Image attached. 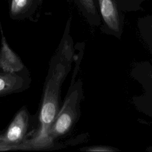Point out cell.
Instances as JSON below:
<instances>
[{"instance_id": "4", "label": "cell", "mask_w": 152, "mask_h": 152, "mask_svg": "<svg viewBox=\"0 0 152 152\" xmlns=\"http://www.w3.org/2000/svg\"><path fill=\"white\" fill-rule=\"evenodd\" d=\"M28 125V113L26 109L20 110L11 122L0 145H12L18 143L25 136Z\"/></svg>"}, {"instance_id": "5", "label": "cell", "mask_w": 152, "mask_h": 152, "mask_svg": "<svg viewBox=\"0 0 152 152\" xmlns=\"http://www.w3.org/2000/svg\"><path fill=\"white\" fill-rule=\"evenodd\" d=\"M24 64L18 56L8 46L2 35L0 50V68L4 72L15 73L22 70Z\"/></svg>"}, {"instance_id": "2", "label": "cell", "mask_w": 152, "mask_h": 152, "mask_svg": "<svg viewBox=\"0 0 152 152\" xmlns=\"http://www.w3.org/2000/svg\"><path fill=\"white\" fill-rule=\"evenodd\" d=\"M83 98V84L81 79L72 81L62 107L49 132L52 143L70 132L78 122L81 113V102Z\"/></svg>"}, {"instance_id": "8", "label": "cell", "mask_w": 152, "mask_h": 152, "mask_svg": "<svg viewBox=\"0 0 152 152\" xmlns=\"http://www.w3.org/2000/svg\"><path fill=\"white\" fill-rule=\"evenodd\" d=\"M120 9L124 12H135L141 10V4L147 0H117Z\"/></svg>"}, {"instance_id": "9", "label": "cell", "mask_w": 152, "mask_h": 152, "mask_svg": "<svg viewBox=\"0 0 152 152\" xmlns=\"http://www.w3.org/2000/svg\"><path fill=\"white\" fill-rule=\"evenodd\" d=\"M31 0H12L11 13L16 15L25 11L30 6Z\"/></svg>"}, {"instance_id": "10", "label": "cell", "mask_w": 152, "mask_h": 152, "mask_svg": "<svg viewBox=\"0 0 152 152\" xmlns=\"http://www.w3.org/2000/svg\"><path fill=\"white\" fill-rule=\"evenodd\" d=\"M81 151H89V152H98V151H116L119 150L110 146L106 145H93L86 147L80 149Z\"/></svg>"}, {"instance_id": "6", "label": "cell", "mask_w": 152, "mask_h": 152, "mask_svg": "<svg viewBox=\"0 0 152 152\" xmlns=\"http://www.w3.org/2000/svg\"><path fill=\"white\" fill-rule=\"evenodd\" d=\"M78 10L91 26L101 25V18L97 0H73Z\"/></svg>"}, {"instance_id": "7", "label": "cell", "mask_w": 152, "mask_h": 152, "mask_svg": "<svg viewBox=\"0 0 152 152\" xmlns=\"http://www.w3.org/2000/svg\"><path fill=\"white\" fill-rule=\"evenodd\" d=\"M23 78L14 73H0V96L7 94L20 88Z\"/></svg>"}, {"instance_id": "1", "label": "cell", "mask_w": 152, "mask_h": 152, "mask_svg": "<svg viewBox=\"0 0 152 152\" xmlns=\"http://www.w3.org/2000/svg\"><path fill=\"white\" fill-rule=\"evenodd\" d=\"M71 18L67 21L58 50L51 59L45 83L40 112V126L34 138L27 142V147L45 148L52 143L49 132L59 110V97L62 83L69 73L74 60L73 40L70 35Z\"/></svg>"}, {"instance_id": "3", "label": "cell", "mask_w": 152, "mask_h": 152, "mask_svg": "<svg viewBox=\"0 0 152 152\" xmlns=\"http://www.w3.org/2000/svg\"><path fill=\"white\" fill-rule=\"evenodd\" d=\"M101 18L102 31L121 39L124 30L125 16L117 0H97Z\"/></svg>"}]
</instances>
